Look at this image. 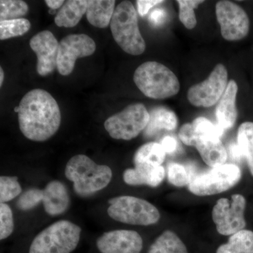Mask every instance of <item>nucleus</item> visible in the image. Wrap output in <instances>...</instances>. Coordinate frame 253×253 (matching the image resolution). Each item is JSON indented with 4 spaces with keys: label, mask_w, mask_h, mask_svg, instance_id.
<instances>
[{
    "label": "nucleus",
    "mask_w": 253,
    "mask_h": 253,
    "mask_svg": "<svg viewBox=\"0 0 253 253\" xmlns=\"http://www.w3.org/2000/svg\"><path fill=\"white\" fill-rule=\"evenodd\" d=\"M18 123L23 135L34 141H44L59 130L61 116L59 106L47 91H28L20 102Z\"/></svg>",
    "instance_id": "1"
},
{
    "label": "nucleus",
    "mask_w": 253,
    "mask_h": 253,
    "mask_svg": "<svg viewBox=\"0 0 253 253\" xmlns=\"http://www.w3.org/2000/svg\"><path fill=\"white\" fill-rule=\"evenodd\" d=\"M65 175L73 181L75 192L85 197L109 185L113 173L109 166L96 164L85 155H76L66 164Z\"/></svg>",
    "instance_id": "2"
},
{
    "label": "nucleus",
    "mask_w": 253,
    "mask_h": 253,
    "mask_svg": "<svg viewBox=\"0 0 253 253\" xmlns=\"http://www.w3.org/2000/svg\"><path fill=\"white\" fill-rule=\"evenodd\" d=\"M133 79L139 90L151 99H167L177 94L180 89L175 74L156 61L142 63L136 68Z\"/></svg>",
    "instance_id": "3"
},
{
    "label": "nucleus",
    "mask_w": 253,
    "mask_h": 253,
    "mask_svg": "<svg viewBox=\"0 0 253 253\" xmlns=\"http://www.w3.org/2000/svg\"><path fill=\"white\" fill-rule=\"evenodd\" d=\"M110 26L113 39L123 51L134 56L144 52L146 42L139 31L132 3L123 1L116 6Z\"/></svg>",
    "instance_id": "4"
},
{
    "label": "nucleus",
    "mask_w": 253,
    "mask_h": 253,
    "mask_svg": "<svg viewBox=\"0 0 253 253\" xmlns=\"http://www.w3.org/2000/svg\"><path fill=\"white\" fill-rule=\"evenodd\" d=\"M81 231V228L71 221H56L36 236L29 253H72L79 244Z\"/></svg>",
    "instance_id": "5"
},
{
    "label": "nucleus",
    "mask_w": 253,
    "mask_h": 253,
    "mask_svg": "<svg viewBox=\"0 0 253 253\" xmlns=\"http://www.w3.org/2000/svg\"><path fill=\"white\" fill-rule=\"evenodd\" d=\"M108 214L114 220L132 224L149 226L159 221L161 214L156 206L146 200L130 196H121L109 201Z\"/></svg>",
    "instance_id": "6"
},
{
    "label": "nucleus",
    "mask_w": 253,
    "mask_h": 253,
    "mask_svg": "<svg viewBox=\"0 0 253 253\" xmlns=\"http://www.w3.org/2000/svg\"><path fill=\"white\" fill-rule=\"evenodd\" d=\"M241 169L234 164H224L191 176L188 189L199 196L221 194L236 185L241 180Z\"/></svg>",
    "instance_id": "7"
},
{
    "label": "nucleus",
    "mask_w": 253,
    "mask_h": 253,
    "mask_svg": "<svg viewBox=\"0 0 253 253\" xmlns=\"http://www.w3.org/2000/svg\"><path fill=\"white\" fill-rule=\"evenodd\" d=\"M150 113L142 104H130L105 121L104 127L115 139L131 140L145 130Z\"/></svg>",
    "instance_id": "8"
},
{
    "label": "nucleus",
    "mask_w": 253,
    "mask_h": 253,
    "mask_svg": "<svg viewBox=\"0 0 253 253\" xmlns=\"http://www.w3.org/2000/svg\"><path fill=\"white\" fill-rule=\"evenodd\" d=\"M246 200L241 194H234L231 200H218L213 207L212 220L217 231L223 236H232L244 230L246 226L245 210Z\"/></svg>",
    "instance_id": "9"
},
{
    "label": "nucleus",
    "mask_w": 253,
    "mask_h": 253,
    "mask_svg": "<svg viewBox=\"0 0 253 253\" xmlns=\"http://www.w3.org/2000/svg\"><path fill=\"white\" fill-rule=\"evenodd\" d=\"M228 83L227 70L224 65L219 63L216 65L206 81L190 88L188 100L197 107H211L221 99Z\"/></svg>",
    "instance_id": "10"
},
{
    "label": "nucleus",
    "mask_w": 253,
    "mask_h": 253,
    "mask_svg": "<svg viewBox=\"0 0 253 253\" xmlns=\"http://www.w3.org/2000/svg\"><path fill=\"white\" fill-rule=\"evenodd\" d=\"M215 10L221 36L226 41H241L248 36L250 20L241 6L232 1L224 0L218 1Z\"/></svg>",
    "instance_id": "11"
},
{
    "label": "nucleus",
    "mask_w": 253,
    "mask_h": 253,
    "mask_svg": "<svg viewBox=\"0 0 253 253\" xmlns=\"http://www.w3.org/2000/svg\"><path fill=\"white\" fill-rule=\"evenodd\" d=\"M96 48L95 42L86 35L74 34L65 37L59 42L58 71L63 76L71 74L77 59L91 56Z\"/></svg>",
    "instance_id": "12"
},
{
    "label": "nucleus",
    "mask_w": 253,
    "mask_h": 253,
    "mask_svg": "<svg viewBox=\"0 0 253 253\" xmlns=\"http://www.w3.org/2000/svg\"><path fill=\"white\" fill-rule=\"evenodd\" d=\"M30 46L38 58L37 71L41 76H46L57 68L59 43L51 32L42 31L33 36Z\"/></svg>",
    "instance_id": "13"
},
{
    "label": "nucleus",
    "mask_w": 253,
    "mask_h": 253,
    "mask_svg": "<svg viewBox=\"0 0 253 253\" xmlns=\"http://www.w3.org/2000/svg\"><path fill=\"white\" fill-rule=\"evenodd\" d=\"M101 253H140L143 240L132 230H114L104 233L96 241Z\"/></svg>",
    "instance_id": "14"
},
{
    "label": "nucleus",
    "mask_w": 253,
    "mask_h": 253,
    "mask_svg": "<svg viewBox=\"0 0 253 253\" xmlns=\"http://www.w3.org/2000/svg\"><path fill=\"white\" fill-rule=\"evenodd\" d=\"M166 169L162 166L140 163L123 172V180L128 185L157 187L164 180Z\"/></svg>",
    "instance_id": "15"
},
{
    "label": "nucleus",
    "mask_w": 253,
    "mask_h": 253,
    "mask_svg": "<svg viewBox=\"0 0 253 253\" xmlns=\"http://www.w3.org/2000/svg\"><path fill=\"white\" fill-rule=\"evenodd\" d=\"M191 146L196 147L204 162L210 167H217L226 164L228 153L220 138L197 135L194 131Z\"/></svg>",
    "instance_id": "16"
},
{
    "label": "nucleus",
    "mask_w": 253,
    "mask_h": 253,
    "mask_svg": "<svg viewBox=\"0 0 253 253\" xmlns=\"http://www.w3.org/2000/svg\"><path fill=\"white\" fill-rule=\"evenodd\" d=\"M43 206L51 216H57L66 212L71 204L68 190L62 182L51 181L43 189Z\"/></svg>",
    "instance_id": "17"
},
{
    "label": "nucleus",
    "mask_w": 253,
    "mask_h": 253,
    "mask_svg": "<svg viewBox=\"0 0 253 253\" xmlns=\"http://www.w3.org/2000/svg\"><path fill=\"white\" fill-rule=\"evenodd\" d=\"M238 89V84L235 81H229L217 105L216 110L217 125L224 131L231 129L237 119L236 101Z\"/></svg>",
    "instance_id": "18"
},
{
    "label": "nucleus",
    "mask_w": 253,
    "mask_h": 253,
    "mask_svg": "<svg viewBox=\"0 0 253 253\" xmlns=\"http://www.w3.org/2000/svg\"><path fill=\"white\" fill-rule=\"evenodd\" d=\"M115 5L114 0H89L86 13L88 21L94 27H108L116 9Z\"/></svg>",
    "instance_id": "19"
},
{
    "label": "nucleus",
    "mask_w": 253,
    "mask_h": 253,
    "mask_svg": "<svg viewBox=\"0 0 253 253\" xmlns=\"http://www.w3.org/2000/svg\"><path fill=\"white\" fill-rule=\"evenodd\" d=\"M86 0H69L66 1L55 16V23L59 27L73 28L77 26L87 10Z\"/></svg>",
    "instance_id": "20"
},
{
    "label": "nucleus",
    "mask_w": 253,
    "mask_h": 253,
    "mask_svg": "<svg viewBox=\"0 0 253 253\" xmlns=\"http://www.w3.org/2000/svg\"><path fill=\"white\" fill-rule=\"evenodd\" d=\"M178 120L175 113L166 108L158 107L150 113L149 124L144 130V135L151 137L161 129L174 130L177 126Z\"/></svg>",
    "instance_id": "21"
},
{
    "label": "nucleus",
    "mask_w": 253,
    "mask_h": 253,
    "mask_svg": "<svg viewBox=\"0 0 253 253\" xmlns=\"http://www.w3.org/2000/svg\"><path fill=\"white\" fill-rule=\"evenodd\" d=\"M148 253H189L185 244L172 231L163 232L150 246Z\"/></svg>",
    "instance_id": "22"
},
{
    "label": "nucleus",
    "mask_w": 253,
    "mask_h": 253,
    "mask_svg": "<svg viewBox=\"0 0 253 253\" xmlns=\"http://www.w3.org/2000/svg\"><path fill=\"white\" fill-rule=\"evenodd\" d=\"M216 253H253V232L244 230L231 236L226 244L221 245Z\"/></svg>",
    "instance_id": "23"
},
{
    "label": "nucleus",
    "mask_w": 253,
    "mask_h": 253,
    "mask_svg": "<svg viewBox=\"0 0 253 253\" xmlns=\"http://www.w3.org/2000/svg\"><path fill=\"white\" fill-rule=\"evenodd\" d=\"M166 153L159 143L149 142L142 145L134 156V165L140 163L162 166Z\"/></svg>",
    "instance_id": "24"
},
{
    "label": "nucleus",
    "mask_w": 253,
    "mask_h": 253,
    "mask_svg": "<svg viewBox=\"0 0 253 253\" xmlns=\"http://www.w3.org/2000/svg\"><path fill=\"white\" fill-rule=\"evenodd\" d=\"M237 141L253 176V122H245L240 126Z\"/></svg>",
    "instance_id": "25"
},
{
    "label": "nucleus",
    "mask_w": 253,
    "mask_h": 253,
    "mask_svg": "<svg viewBox=\"0 0 253 253\" xmlns=\"http://www.w3.org/2000/svg\"><path fill=\"white\" fill-rule=\"evenodd\" d=\"M31 22L26 18L0 21V40L10 39L23 36L31 29Z\"/></svg>",
    "instance_id": "26"
},
{
    "label": "nucleus",
    "mask_w": 253,
    "mask_h": 253,
    "mask_svg": "<svg viewBox=\"0 0 253 253\" xmlns=\"http://www.w3.org/2000/svg\"><path fill=\"white\" fill-rule=\"evenodd\" d=\"M28 6L21 0H1L0 1V20L17 19L27 14Z\"/></svg>",
    "instance_id": "27"
},
{
    "label": "nucleus",
    "mask_w": 253,
    "mask_h": 253,
    "mask_svg": "<svg viewBox=\"0 0 253 253\" xmlns=\"http://www.w3.org/2000/svg\"><path fill=\"white\" fill-rule=\"evenodd\" d=\"M204 1L200 0H178L179 20L187 29L191 30L196 27L197 20L194 9Z\"/></svg>",
    "instance_id": "28"
},
{
    "label": "nucleus",
    "mask_w": 253,
    "mask_h": 253,
    "mask_svg": "<svg viewBox=\"0 0 253 253\" xmlns=\"http://www.w3.org/2000/svg\"><path fill=\"white\" fill-rule=\"evenodd\" d=\"M22 189L17 176H1L0 177V202H9L21 194Z\"/></svg>",
    "instance_id": "29"
},
{
    "label": "nucleus",
    "mask_w": 253,
    "mask_h": 253,
    "mask_svg": "<svg viewBox=\"0 0 253 253\" xmlns=\"http://www.w3.org/2000/svg\"><path fill=\"white\" fill-rule=\"evenodd\" d=\"M167 174L169 183L178 187L188 186L191 181L189 170L179 163H169L168 165Z\"/></svg>",
    "instance_id": "30"
},
{
    "label": "nucleus",
    "mask_w": 253,
    "mask_h": 253,
    "mask_svg": "<svg viewBox=\"0 0 253 253\" xmlns=\"http://www.w3.org/2000/svg\"><path fill=\"white\" fill-rule=\"evenodd\" d=\"M191 124L197 135L221 138L225 131L217 124H213L209 120L204 117L196 118Z\"/></svg>",
    "instance_id": "31"
},
{
    "label": "nucleus",
    "mask_w": 253,
    "mask_h": 253,
    "mask_svg": "<svg viewBox=\"0 0 253 253\" xmlns=\"http://www.w3.org/2000/svg\"><path fill=\"white\" fill-rule=\"evenodd\" d=\"M43 201V190L30 189L21 195L16 202L18 209L28 211L38 206Z\"/></svg>",
    "instance_id": "32"
},
{
    "label": "nucleus",
    "mask_w": 253,
    "mask_h": 253,
    "mask_svg": "<svg viewBox=\"0 0 253 253\" xmlns=\"http://www.w3.org/2000/svg\"><path fill=\"white\" fill-rule=\"evenodd\" d=\"M14 229V217L11 208L6 204L0 205V239L4 240L12 234Z\"/></svg>",
    "instance_id": "33"
},
{
    "label": "nucleus",
    "mask_w": 253,
    "mask_h": 253,
    "mask_svg": "<svg viewBox=\"0 0 253 253\" xmlns=\"http://www.w3.org/2000/svg\"><path fill=\"white\" fill-rule=\"evenodd\" d=\"M162 2V0H139L136 1L138 12L141 16H146L154 6Z\"/></svg>",
    "instance_id": "34"
},
{
    "label": "nucleus",
    "mask_w": 253,
    "mask_h": 253,
    "mask_svg": "<svg viewBox=\"0 0 253 253\" xmlns=\"http://www.w3.org/2000/svg\"><path fill=\"white\" fill-rule=\"evenodd\" d=\"M167 13L163 9H156L151 13L149 21L153 26H160L166 22Z\"/></svg>",
    "instance_id": "35"
},
{
    "label": "nucleus",
    "mask_w": 253,
    "mask_h": 253,
    "mask_svg": "<svg viewBox=\"0 0 253 253\" xmlns=\"http://www.w3.org/2000/svg\"><path fill=\"white\" fill-rule=\"evenodd\" d=\"M161 146L166 151V154H173L178 149V142L175 138L171 136H166L161 140Z\"/></svg>",
    "instance_id": "36"
},
{
    "label": "nucleus",
    "mask_w": 253,
    "mask_h": 253,
    "mask_svg": "<svg viewBox=\"0 0 253 253\" xmlns=\"http://www.w3.org/2000/svg\"><path fill=\"white\" fill-rule=\"evenodd\" d=\"M229 155L233 160L236 161H241L244 158L242 151L239 145L237 144H231L229 146Z\"/></svg>",
    "instance_id": "37"
},
{
    "label": "nucleus",
    "mask_w": 253,
    "mask_h": 253,
    "mask_svg": "<svg viewBox=\"0 0 253 253\" xmlns=\"http://www.w3.org/2000/svg\"><path fill=\"white\" fill-rule=\"evenodd\" d=\"M45 3L50 9L56 10L62 7L65 1L63 0H46Z\"/></svg>",
    "instance_id": "38"
},
{
    "label": "nucleus",
    "mask_w": 253,
    "mask_h": 253,
    "mask_svg": "<svg viewBox=\"0 0 253 253\" xmlns=\"http://www.w3.org/2000/svg\"><path fill=\"white\" fill-rule=\"evenodd\" d=\"M4 71H3L2 68H0V86L2 85L3 81H4Z\"/></svg>",
    "instance_id": "39"
},
{
    "label": "nucleus",
    "mask_w": 253,
    "mask_h": 253,
    "mask_svg": "<svg viewBox=\"0 0 253 253\" xmlns=\"http://www.w3.org/2000/svg\"><path fill=\"white\" fill-rule=\"evenodd\" d=\"M14 111L15 112L18 113V111H19V107L17 106V107L15 108Z\"/></svg>",
    "instance_id": "40"
},
{
    "label": "nucleus",
    "mask_w": 253,
    "mask_h": 253,
    "mask_svg": "<svg viewBox=\"0 0 253 253\" xmlns=\"http://www.w3.org/2000/svg\"><path fill=\"white\" fill-rule=\"evenodd\" d=\"M49 13H50V14H54L55 10H53V9L49 10Z\"/></svg>",
    "instance_id": "41"
}]
</instances>
